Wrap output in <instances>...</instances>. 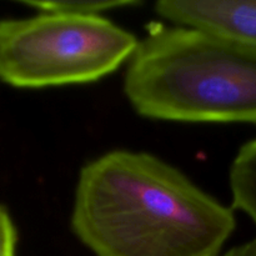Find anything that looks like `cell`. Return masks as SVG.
<instances>
[{
    "instance_id": "obj_1",
    "label": "cell",
    "mask_w": 256,
    "mask_h": 256,
    "mask_svg": "<svg viewBox=\"0 0 256 256\" xmlns=\"http://www.w3.org/2000/svg\"><path fill=\"white\" fill-rule=\"evenodd\" d=\"M70 225L94 256H219L235 215L158 156L114 150L82 168Z\"/></svg>"
},
{
    "instance_id": "obj_2",
    "label": "cell",
    "mask_w": 256,
    "mask_h": 256,
    "mask_svg": "<svg viewBox=\"0 0 256 256\" xmlns=\"http://www.w3.org/2000/svg\"><path fill=\"white\" fill-rule=\"evenodd\" d=\"M124 92L148 119L256 124V49L204 30L154 24L129 60Z\"/></svg>"
},
{
    "instance_id": "obj_3",
    "label": "cell",
    "mask_w": 256,
    "mask_h": 256,
    "mask_svg": "<svg viewBox=\"0 0 256 256\" xmlns=\"http://www.w3.org/2000/svg\"><path fill=\"white\" fill-rule=\"evenodd\" d=\"M138 44L102 15L0 20V80L26 89L96 82L132 59Z\"/></svg>"
},
{
    "instance_id": "obj_4",
    "label": "cell",
    "mask_w": 256,
    "mask_h": 256,
    "mask_svg": "<svg viewBox=\"0 0 256 256\" xmlns=\"http://www.w3.org/2000/svg\"><path fill=\"white\" fill-rule=\"evenodd\" d=\"M155 12L174 25L204 30L256 49V0H160Z\"/></svg>"
},
{
    "instance_id": "obj_5",
    "label": "cell",
    "mask_w": 256,
    "mask_h": 256,
    "mask_svg": "<svg viewBox=\"0 0 256 256\" xmlns=\"http://www.w3.org/2000/svg\"><path fill=\"white\" fill-rule=\"evenodd\" d=\"M232 206L256 225V139L240 148L230 168Z\"/></svg>"
},
{
    "instance_id": "obj_6",
    "label": "cell",
    "mask_w": 256,
    "mask_h": 256,
    "mask_svg": "<svg viewBox=\"0 0 256 256\" xmlns=\"http://www.w3.org/2000/svg\"><path fill=\"white\" fill-rule=\"evenodd\" d=\"M42 12H62L75 15H100L119 8L138 6V2H26Z\"/></svg>"
},
{
    "instance_id": "obj_7",
    "label": "cell",
    "mask_w": 256,
    "mask_h": 256,
    "mask_svg": "<svg viewBox=\"0 0 256 256\" xmlns=\"http://www.w3.org/2000/svg\"><path fill=\"white\" fill-rule=\"evenodd\" d=\"M18 235L12 216L0 205V256H16Z\"/></svg>"
},
{
    "instance_id": "obj_8",
    "label": "cell",
    "mask_w": 256,
    "mask_h": 256,
    "mask_svg": "<svg viewBox=\"0 0 256 256\" xmlns=\"http://www.w3.org/2000/svg\"><path fill=\"white\" fill-rule=\"evenodd\" d=\"M219 256H256V239L240 246L232 248V250Z\"/></svg>"
}]
</instances>
